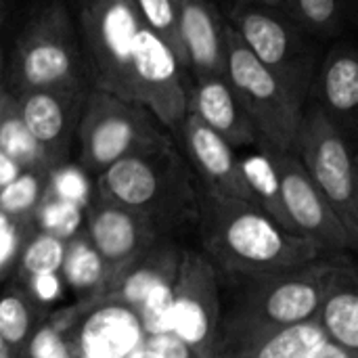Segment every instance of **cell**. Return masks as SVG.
<instances>
[{"label": "cell", "mask_w": 358, "mask_h": 358, "mask_svg": "<svg viewBox=\"0 0 358 358\" xmlns=\"http://www.w3.org/2000/svg\"><path fill=\"white\" fill-rule=\"evenodd\" d=\"M327 256L277 273H218L220 319L216 358H231L256 340L317 317Z\"/></svg>", "instance_id": "1"}, {"label": "cell", "mask_w": 358, "mask_h": 358, "mask_svg": "<svg viewBox=\"0 0 358 358\" xmlns=\"http://www.w3.org/2000/svg\"><path fill=\"white\" fill-rule=\"evenodd\" d=\"M201 252L218 273H277L325 256L313 241L279 227L258 206L199 191Z\"/></svg>", "instance_id": "2"}, {"label": "cell", "mask_w": 358, "mask_h": 358, "mask_svg": "<svg viewBox=\"0 0 358 358\" xmlns=\"http://www.w3.org/2000/svg\"><path fill=\"white\" fill-rule=\"evenodd\" d=\"M92 191L147 216L164 237L197 227L199 189L191 166L174 145L128 155L99 176Z\"/></svg>", "instance_id": "3"}, {"label": "cell", "mask_w": 358, "mask_h": 358, "mask_svg": "<svg viewBox=\"0 0 358 358\" xmlns=\"http://www.w3.org/2000/svg\"><path fill=\"white\" fill-rule=\"evenodd\" d=\"M82 46L67 6H38L21 29L10 59L13 94L40 88H92Z\"/></svg>", "instance_id": "4"}, {"label": "cell", "mask_w": 358, "mask_h": 358, "mask_svg": "<svg viewBox=\"0 0 358 358\" xmlns=\"http://www.w3.org/2000/svg\"><path fill=\"white\" fill-rule=\"evenodd\" d=\"M170 134L147 107L90 88L76 130L78 164L88 176H99L128 155L174 145Z\"/></svg>", "instance_id": "5"}, {"label": "cell", "mask_w": 358, "mask_h": 358, "mask_svg": "<svg viewBox=\"0 0 358 358\" xmlns=\"http://www.w3.org/2000/svg\"><path fill=\"white\" fill-rule=\"evenodd\" d=\"M224 76L256 130V147L294 153L304 103L248 50L229 23Z\"/></svg>", "instance_id": "6"}, {"label": "cell", "mask_w": 358, "mask_h": 358, "mask_svg": "<svg viewBox=\"0 0 358 358\" xmlns=\"http://www.w3.org/2000/svg\"><path fill=\"white\" fill-rule=\"evenodd\" d=\"M294 153L358 243V168L348 132L317 103L304 105Z\"/></svg>", "instance_id": "7"}, {"label": "cell", "mask_w": 358, "mask_h": 358, "mask_svg": "<svg viewBox=\"0 0 358 358\" xmlns=\"http://www.w3.org/2000/svg\"><path fill=\"white\" fill-rule=\"evenodd\" d=\"M248 50L306 105L315 80V52L306 31L279 8L237 0L227 17Z\"/></svg>", "instance_id": "8"}, {"label": "cell", "mask_w": 358, "mask_h": 358, "mask_svg": "<svg viewBox=\"0 0 358 358\" xmlns=\"http://www.w3.org/2000/svg\"><path fill=\"white\" fill-rule=\"evenodd\" d=\"M141 17L132 0H82L80 29L92 88L134 101V42Z\"/></svg>", "instance_id": "9"}, {"label": "cell", "mask_w": 358, "mask_h": 358, "mask_svg": "<svg viewBox=\"0 0 358 358\" xmlns=\"http://www.w3.org/2000/svg\"><path fill=\"white\" fill-rule=\"evenodd\" d=\"M220 319L218 273L201 250H182L172 285L170 334L193 358H216Z\"/></svg>", "instance_id": "10"}, {"label": "cell", "mask_w": 358, "mask_h": 358, "mask_svg": "<svg viewBox=\"0 0 358 358\" xmlns=\"http://www.w3.org/2000/svg\"><path fill=\"white\" fill-rule=\"evenodd\" d=\"M134 103L147 107L170 132L187 115L189 71L176 52L143 21L134 42Z\"/></svg>", "instance_id": "11"}, {"label": "cell", "mask_w": 358, "mask_h": 358, "mask_svg": "<svg viewBox=\"0 0 358 358\" xmlns=\"http://www.w3.org/2000/svg\"><path fill=\"white\" fill-rule=\"evenodd\" d=\"M273 159L279 172L283 206L296 235L306 237L325 254L357 250L358 243L348 235L323 193L310 180L298 155L273 151Z\"/></svg>", "instance_id": "12"}, {"label": "cell", "mask_w": 358, "mask_h": 358, "mask_svg": "<svg viewBox=\"0 0 358 358\" xmlns=\"http://www.w3.org/2000/svg\"><path fill=\"white\" fill-rule=\"evenodd\" d=\"M90 88H40L15 94L19 117L50 166L65 164Z\"/></svg>", "instance_id": "13"}, {"label": "cell", "mask_w": 358, "mask_h": 358, "mask_svg": "<svg viewBox=\"0 0 358 358\" xmlns=\"http://www.w3.org/2000/svg\"><path fill=\"white\" fill-rule=\"evenodd\" d=\"M82 231L107 264V275L164 237L147 216L99 197L94 191L84 206Z\"/></svg>", "instance_id": "14"}, {"label": "cell", "mask_w": 358, "mask_h": 358, "mask_svg": "<svg viewBox=\"0 0 358 358\" xmlns=\"http://www.w3.org/2000/svg\"><path fill=\"white\" fill-rule=\"evenodd\" d=\"M176 132L206 193L254 203L239 157L235 153L237 149H233L222 136L210 130L193 113L185 115Z\"/></svg>", "instance_id": "15"}, {"label": "cell", "mask_w": 358, "mask_h": 358, "mask_svg": "<svg viewBox=\"0 0 358 358\" xmlns=\"http://www.w3.org/2000/svg\"><path fill=\"white\" fill-rule=\"evenodd\" d=\"M182 250L174 237L157 239L149 250L107 275L94 306L122 304L136 313L149 296L174 283Z\"/></svg>", "instance_id": "16"}, {"label": "cell", "mask_w": 358, "mask_h": 358, "mask_svg": "<svg viewBox=\"0 0 358 358\" xmlns=\"http://www.w3.org/2000/svg\"><path fill=\"white\" fill-rule=\"evenodd\" d=\"M176 27L189 76H220L227 65V19L210 0H174Z\"/></svg>", "instance_id": "17"}, {"label": "cell", "mask_w": 358, "mask_h": 358, "mask_svg": "<svg viewBox=\"0 0 358 358\" xmlns=\"http://www.w3.org/2000/svg\"><path fill=\"white\" fill-rule=\"evenodd\" d=\"M344 254L327 256L317 321L329 342L358 355V273Z\"/></svg>", "instance_id": "18"}, {"label": "cell", "mask_w": 358, "mask_h": 358, "mask_svg": "<svg viewBox=\"0 0 358 358\" xmlns=\"http://www.w3.org/2000/svg\"><path fill=\"white\" fill-rule=\"evenodd\" d=\"M187 113H193L197 120H201L233 149L258 145L256 130L224 73L193 78V84H189L187 92Z\"/></svg>", "instance_id": "19"}, {"label": "cell", "mask_w": 358, "mask_h": 358, "mask_svg": "<svg viewBox=\"0 0 358 358\" xmlns=\"http://www.w3.org/2000/svg\"><path fill=\"white\" fill-rule=\"evenodd\" d=\"M319 99L317 105L338 122L346 132L357 128L358 107V57L352 44H336L325 57L319 73H315L313 88Z\"/></svg>", "instance_id": "20"}, {"label": "cell", "mask_w": 358, "mask_h": 358, "mask_svg": "<svg viewBox=\"0 0 358 358\" xmlns=\"http://www.w3.org/2000/svg\"><path fill=\"white\" fill-rule=\"evenodd\" d=\"M59 277L78 296V302L94 306L107 281V264L90 245L82 229L65 241V256Z\"/></svg>", "instance_id": "21"}, {"label": "cell", "mask_w": 358, "mask_h": 358, "mask_svg": "<svg viewBox=\"0 0 358 358\" xmlns=\"http://www.w3.org/2000/svg\"><path fill=\"white\" fill-rule=\"evenodd\" d=\"M90 308L88 304L76 302L69 308L48 313L17 358H76V327Z\"/></svg>", "instance_id": "22"}, {"label": "cell", "mask_w": 358, "mask_h": 358, "mask_svg": "<svg viewBox=\"0 0 358 358\" xmlns=\"http://www.w3.org/2000/svg\"><path fill=\"white\" fill-rule=\"evenodd\" d=\"M245 182L250 187V193L254 197V203L268 214L279 227L285 231L294 233V227L289 222V216L283 206V195H281V182H279V172L273 159V151L266 147H258L256 153H250L239 159ZM306 239V237H304Z\"/></svg>", "instance_id": "23"}, {"label": "cell", "mask_w": 358, "mask_h": 358, "mask_svg": "<svg viewBox=\"0 0 358 358\" xmlns=\"http://www.w3.org/2000/svg\"><path fill=\"white\" fill-rule=\"evenodd\" d=\"M46 315V306L23 285L10 283L0 292V340L17 357Z\"/></svg>", "instance_id": "24"}, {"label": "cell", "mask_w": 358, "mask_h": 358, "mask_svg": "<svg viewBox=\"0 0 358 358\" xmlns=\"http://www.w3.org/2000/svg\"><path fill=\"white\" fill-rule=\"evenodd\" d=\"M327 342L317 317L273 331L231 358H313Z\"/></svg>", "instance_id": "25"}, {"label": "cell", "mask_w": 358, "mask_h": 358, "mask_svg": "<svg viewBox=\"0 0 358 358\" xmlns=\"http://www.w3.org/2000/svg\"><path fill=\"white\" fill-rule=\"evenodd\" d=\"M0 151L8 155L23 170L27 168L52 170L44 151L36 145V141L25 130L17 111L15 94L10 92H0Z\"/></svg>", "instance_id": "26"}, {"label": "cell", "mask_w": 358, "mask_h": 358, "mask_svg": "<svg viewBox=\"0 0 358 358\" xmlns=\"http://www.w3.org/2000/svg\"><path fill=\"white\" fill-rule=\"evenodd\" d=\"M65 241L57 235H50L40 229H29L21 239L19 256H17V281L23 285L31 277L59 273L63 256H65Z\"/></svg>", "instance_id": "27"}, {"label": "cell", "mask_w": 358, "mask_h": 358, "mask_svg": "<svg viewBox=\"0 0 358 358\" xmlns=\"http://www.w3.org/2000/svg\"><path fill=\"white\" fill-rule=\"evenodd\" d=\"M48 172L42 168L21 170L6 187L0 189V212L17 222H31L48 189Z\"/></svg>", "instance_id": "28"}, {"label": "cell", "mask_w": 358, "mask_h": 358, "mask_svg": "<svg viewBox=\"0 0 358 358\" xmlns=\"http://www.w3.org/2000/svg\"><path fill=\"white\" fill-rule=\"evenodd\" d=\"M82 220H84V208L61 199L52 193H48L42 197L38 210L34 212L31 224L34 229L46 231L50 235H57L61 239H69L71 235H76L82 229Z\"/></svg>", "instance_id": "29"}, {"label": "cell", "mask_w": 358, "mask_h": 358, "mask_svg": "<svg viewBox=\"0 0 358 358\" xmlns=\"http://www.w3.org/2000/svg\"><path fill=\"white\" fill-rule=\"evenodd\" d=\"M287 15L315 36H331L342 23V0H287Z\"/></svg>", "instance_id": "30"}, {"label": "cell", "mask_w": 358, "mask_h": 358, "mask_svg": "<svg viewBox=\"0 0 358 358\" xmlns=\"http://www.w3.org/2000/svg\"><path fill=\"white\" fill-rule=\"evenodd\" d=\"M136 6V13L141 21L157 36L162 38L182 61V46L178 38V27H176V2L174 0H132Z\"/></svg>", "instance_id": "31"}, {"label": "cell", "mask_w": 358, "mask_h": 358, "mask_svg": "<svg viewBox=\"0 0 358 358\" xmlns=\"http://www.w3.org/2000/svg\"><path fill=\"white\" fill-rule=\"evenodd\" d=\"M48 193L84 208L92 197V187L88 182V174L80 166L73 168L59 164L48 172Z\"/></svg>", "instance_id": "32"}, {"label": "cell", "mask_w": 358, "mask_h": 358, "mask_svg": "<svg viewBox=\"0 0 358 358\" xmlns=\"http://www.w3.org/2000/svg\"><path fill=\"white\" fill-rule=\"evenodd\" d=\"M61 277L59 273H50V275H38V277H31L29 281L23 283V287L40 302V304H48L50 300H55L61 292Z\"/></svg>", "instance_id": "33"}, {"label": "cell", "mask_w": 358, "mask_h": 358, "mask_svg": "<svg viewBox=\"0 0 358 358\" xmlns=\"http://www.w3.org/2000/svg\"><path fill=\"white\" fill-rule=\"evenodd\" d=\"M21 170H23L21 166H17L8 155H4V153L0 151V189L6 187Z\"/></svg>", "instance_id": "34"}, {"label": "cell", "mask_w": 358, "mask_h": 358, "mask_svg": "<svg viewBox=\"0 0 358 358\" xmlns=\"http://www.w3.org/2000/svg\"><path fill=\"white\" fill-rule=\"evenodd\" d=\"M313 358H358V355L348 352V350H344V348H340L338 344H334V342L327 340V342L317 350V355Z\"/></svg>", "instance_id": "35"}, {"label": "cell", "mask_w": 358, "mask_h": 358, "mask_svg": "<svg viewBox=\"0 0 358 358\" xmlns=\"http://www.w3.org/2000/svg\"><path fill=\"white\" fill-rule=\"evenodd\" d=\"M245 2L262 4V6H271V8H279V10L287 13V0H245Z\"/></svg>", "instance_id": "36"}, {"label": "cell", "mask_w": 358, "mask_h": 358, "mask_svg": "<svg viewBox=\"0 0 358 358\" xmlns=\"http://www.w3.org/2000/svg\"><path fill=\"white\" fill-rule=\"evenodd\" d=\"M0 358H17L15 357V352H13V350H10L2 340H0Z\"/></svg>", "instance_id": "37"}, {"label": "cell", "mask_w": 358, "mask_h": 358, "mask_svg": "<svg viewBox=\"0 0 358 358\" xmlns=\"http://www.w3.org/2000/svg\"><path fill=\"white\" fill-rule=\"evenodd\" d=\"M4 15H6V0H0V21L4 19Z\"/></svg>", "instance_id": "38"}, {"label": "cell", "mask_w": 358, "mask_h": 358, "mask_svg": "<svg viewBox=\"0 0 358 358\" xmlns=\"http://www.w3.org/2000/svg\"><path fill=\"white\" fill-rule=\"evenodd\" d=\"M2 23V21H0ZM0 71H2V52H0Z\"/></svg>", "instance_id": "39"}, {"label": "cell", "mask_w": 358, "mask_h": 358, "mask_svg": "<svg viewBox=\"0 0 358 358\" xmlns=\"http://www.w3.org/2000/svg\"><path fill=\"white\" fill-rule=\"evenodd\" d=\"M0 92H2V90H0Z\"/></svg>", "instance_id": "40"}]
</instances>
